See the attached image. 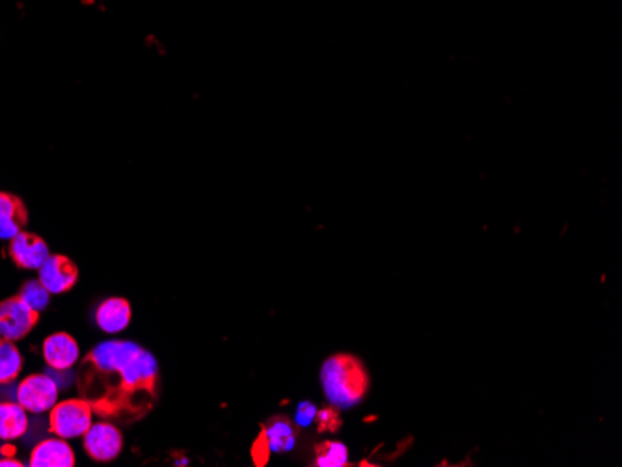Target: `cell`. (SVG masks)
Instances as JSON below:
<instances>
[{"instance_id": "obj_1", "label": "cell", "mask_w": 622, "mask_h": 467, "mask_svg": "<svg viewBox=\"0 0 622 467\" xmlns=\"http://www.w3.org/2000/svg\"><path fill=\"white\" fill-rule=\"evenodd\" d=\"M77 389L95 415L129 425L146 417L159 401V365L138 343L103 341L79 360Z\"/></svg>"}, {"instance_id": "obj_2", "label": "cell", "mask_w": 622, "mask_h": 467, "mask_svg": "<svg viewBox=\"0 0 622 467\" xmlns=\"http://www.w3.org/2000/svg\"><path fill=\"white\" fill-rule=\"evenodd\" d=\"M321 386L332 406L352 408L364 401L369 389V376L358 358L351 354H336L323 363Z\"/></svg>"}, {"instance_id": "obj_3", "label": "cell", "mask_w": 622, "mask_h": 467, "mask_svg": "<svg viewBox=\"0 0 622 467\" xmlns=\"http://www.w3.org/2000/svg\"><path fill=\"white\" fill-rule=\"evenodd\" d=\"M94 415V408L86 399H66L56 402L49 410V428L55 436L64 440L82 438L86 430L92 427Z\"/></svg>"}, {"instance_id": "obj_4", "label": "cell", "mask_w": 622, "mask_h": 467, "mask_svg": "<svg viewBox=\"0 0 622 467\" xmlns=\"http://www.w3.org/2000/svg\"><path fill=\"white\" fill-rule=\"evenodd\" d=\"M40 322V311L28 306L17 294L0 302V337L8 341L25 339Z\"/></svg>"}, {"instance_id": "obj_5", "label": "cell", "mask_w": 622, "mask_h": 467, "mask_svg": "<svg viewBox=\"0 0 622 467\" xmlns=\"http://www.w3.org/2000/svg\"><path fill=\"white\" fill-rule=\"evenodd\" d=\"M58 384L49 374H30L15 391L17 402L30 414H45L58 402Z\"/></svg>"}, {"instance_id": "obj_6", "label": "cell", "mask_w": 622, "mask_h": 467, "mask_svg": "<svg viewBox=\"0 0 622 467\" xmlns=\"http://www.w3.org/2000/svg\"><path fill=\"white\" fill-rule=\"evenodd\" d=\"M82 443L86 454L95 462H112L122 454L123 436L120 428L103 419L92 423L82 436Z\"/></svg>"}, {"instance_id": "obj_7", "label": "cell", "mask_w": 622, "mask_h": 467, "mask_svg": "<svg viewBox=\"0 0 622 467\" xmlns=\"http://www.w3.org/2000/svg\"><path fill=\"white\" fill-rule=\"evenodd\" d=\"M38 280L51 294L69 293L79 281V268L68 255L51 254L38 268Z\"/></svg>"}, {"instance_id": "obj_8", "label": "cell", "mask_w": 622, "mask_h": 467, "mask_svg": "<svg viewBox=\"0 0 622 467\" xmlns=\"http://www.w3.org/2000/svg\"><path fill=\"white\" fill-rule=\"evenodd\" d=\"M8 254L15 267L23 270H38L45 263V259L51 255L49 244L41 239L40 235L21 231L14 239H10Z\"/></svg>"}, {"instance_id": "obj_9", "label": "cell", "mask_w": 622, "mask_h": 467, "mask_svg": "<svg viewBox=\"0 0 622 467\" xmlns=\"http://www.w3.org/2000/svg\"><path fill=\"white\" fill-rule=\"evenodd\" d=\"M41 352H43L45 363L58 373H66L81 360L79 343L75 341V337H71L66 332H56V334L49 335L43 341Z\"/></svg>"}, {"instance_id": "obj_10", "label": "cell", "mask_w": 622, "mask_h": 467, "mask_svg": "<svg viewBox=\"0 0 622 467\" xmlns=\"http://www.w3.org/2000/svg\"><path fill=\"white\" fill-rule=\"evenodd\" d=\"M133 317V307L127 298L112 296L103 300L95 309V322L99 330L105 334H120L123 332Z\"/></svg>"}, {"instance_id": "obj_11", "label": "cell", "mask_w": 622, "mask_h": 467, "mask_svg": "<svg viewBox=\"0 0 622 467\" xmlns=\"http://www.w3.org/2000/svg\"><path fill=\"white\" fill-rule=\"evenodd\" d=\"M30 467H73L75 453L64 438H47L40 441L30 454Z\"/></svg>"}, {"instance_id": "obj_12", "label": "cell", "mask_w": 622, "mask_h": 467, "mask_svg": "<svg viewBox=\"0 0 622 467\" xmlns=\"http://www.w3.org/2000/svg\"><path fill=\"white\" fill-rule=\"evenodd\" d=\"M28 224V211L21 198L0 192V241H10Z\"/></svg>"}, {"instance_id": "obj_13", "label": "cell", "mask_w": 622, "mask_h": 467, "mask_svg": "<svg viewBox=\"0 0 622 467\" xmlns=\"http://www.w3.org/2000/svg\"><path fill=\"white\" fill-rule=\"evenodd\" d=\"M261 434L269 443L271 453H289L297 443L295 425L285 415L271 417Z\"/></svg>"}, {"instance_id": "obj_14", "label": "cell", "mask_w": 622, "mask_h": 467, "mask_svg": "<svg viewBox=\"0 0 622 467\" xmlns=\"http://www.w3.org/2000/svg\"><path fill=\"white\" fill-rule=\"evenodd\" d=\"M27 430V410L19 402H0V440H19Z\"/></svg>"}, {"instance_id": "obj_15", "label": "cell", "mask_w": 622, "mask_h": 467, "mask_svg": "<svg viewBox=\"0 0 622 467\" xmlns=\"http://www.w3.org/2000/svg\"><path fill=\"white\" fill-rule=\"evenodd\" d=\"M23 369V356L14 341L0 337V386H8L17 380Z\"/></svg>"}, {"instance_id": "obj_16", "label": "cell", "mask_w": 622, "mask_h": 467, "mask_svg": "<svg viewBox=\"0 0 622 467\" xmlns=\"http://www.w3.org/2000/svg\"><path fill=\"white\" fill-rule=\"evenodd\" d=\"M349 462V451L341 441H323L315 447V466L343 467Z\"/></svg>"}, {"instance_id": "obj_17", "label": "cell", "mask_w": 622, "mask_h": 467, "mask_svg": "<svg viewBox=\"0 0 622 467\" xmlns=\"http://www.w3.org/2000/svg\"><path fill=\"white\" fill-rule=\"evenodd\" d=\"M19 296L27 302L28 306L34 307L40 313L51 302V293L45 289V285L40 280L25 281V285L19 291Z\"/></svg>"}, {"instance_id": "obj_18", "label": "cell", "mask_w": 622, "mask_h": 467, "mask_svg": "<svg viewBox=\"0 0 622 467\" xmlns=\"http://www.w3.org/2000/svg\"><path fill=\"white\" fill-rule=\"evenodd\" d=\"M315 419H317L315 404L308 401L300 402L297 406V412H295V425L302 428L310 427L315 423Z\"/></svg>"}, {"instance_id": "obj_19", "label": "cell", "mask_w": 622, "mask_h": 467, "mask_svg": "<svg viewBox=\"0 0 622 467\" xmlns=\"http://www.w3.org/2000/svg\"><path fill=\"white\" fill-rule=\"evenodd\" d=\"M319 421V428L321 430H328V432H334L339 428V415L334 408H323V410H317V419Z\"/></svg>"}, {"instance_id": "obj_20", "label": "cell", "mask_w": 622, "mask_h": 467, "mask_svg": "<svg viewBox=\"0 0 622 467\" xmlns=\"http://www.w3.org/2000/svg\"><path fill=\"white\" fill-rule=\"evenodd\" d=\"M252 456H254V462L257 466H265L269 456H271V449H269V443L263 438V434L254 441V447H252Z\"/></svg>"}, {"instance_id": "obj_21", "label": "cell", "mask_w": 622, "mask_h": 467, "mask_svg": "<svg viewBox=\"0 0 622 467\" xmlns=\"http://www.w3.org/2000/svg\"><path fill=\"white\" fill-rule=\"evenodd\" d=\"M23 464L15 458V456H6V458H0V467H21Z\"/></svg>"}]
</instances>
